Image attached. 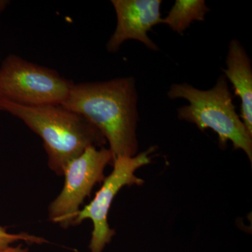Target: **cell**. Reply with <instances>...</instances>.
Listing matches in <instances>:
<instances>
[{
  "label": "cell",
  "instance_id": "6da1fadb",
  "mask_svg": "<svg viewBox=\"0 0 252 252\" xmlns=\"http://www.w3.org/2000/svg\"><path fill=\"white\" fill-rule=\"evenodd\" d=\"M62 105L80 114L100 131L114 159L137 155L140 119L138 93L133 77L74 83Z\"/></svg>",
  "mask_w": 252,
  "mask_h": 252
},
{
  "label": "cell",
  "instance_id": "7a4b0ae2",
  "mask_svg": "<svg viewBox=\"0 0 252 252\" xmlns=\"http://www.w3.org/2000/svg\"><path fill=\"white\" fill-rule=\"evenodd\" d=\"M0 111L21 119L42 139L48 165L59 176L86 149L101 148L107 143L95 126L63 105L25 107L0 98Z\"/></svg>",
  "mask_w": 252,
  "mask_h": 252
},
{
  "label": "cell",
  "instance_id": "3957f363",
  "mask_svg": "<svg viewBox=\"0 0 252 252\" xmlns=\"http://www.w3.org/2000/svg\"><path fill=\"white\" fill-rule=\"evenodd\" d=\"M167 95L170 99H185L189 102L177 109L180 120L195 124L202 131L212 129L219 136L220 147L230 141L235 150H243L252 162V135L236 112L224 74L210 90H200L187 83L174 84Z\"/></svg>",
  "mask_w": 252,
  "mask_h": 252
},
{
  "label": "cell",
  "instance_id": "277c9868",
  "mask_svg": "<svg viewBox=\"0 0 252 252\" xmlns=\"http://www.w3.org/2000/svg\"><path fill=\"white\" fill-rule=\"evenodd\" d=\"M74 81L56 69L9 54L0 66V98L25 106L62 105Z\"/></svg>",
  "mask_w": 252,
  "mask_h": 252
},
{
  "label": "cell",
  "instance_id": "5b68a950",
  "mask_svg": "<svg viewBox=\"0 0 252 252\" xmlns=\"http://www.w3.org/2000/svg\"><path fill=\"white\" fill-rule=\"evenodd\" d=\"M112 151L91 146L67 164L64 170V184L57 198L50 204L49 218L63 228L74 225L79 208L93 189L103 182L104 170L113 165Z\"/></svg>",
  "mask_w": 252,
  "mask_h": 252
},
{
  "label": "cell",
  "instance_id": "8992f818",
  "mask_svg": "<svg viewBox=\"0 0 252 252\" xmlns=\"http://www.w3.org/2000/svg\"><path fill=\"white\" fill-rule=\"evenodd\" d=\"M155 151V147H152L135 157L116 158L112 172L105 177L94 200L78 213L74 225L80 224L85 220H91L94 224L89 244L91 252H103L112 241L116 232L109 226L107 218L113 200L126 186L143 185L144 180L137 177L135 172L152 162L151 154Z\"/></svg>",
  "mask_w": 252,
  "mask_h": 252
},
{
  "label": "cell",
  "instance_id": "52a82bcc",
  "mask_svg": "<svg viewBox=\"0 0 252 252\" xmlns=\"http://www.w3.org/2000/svg\"><path fill=\"white\" fill-rule=\"evenodd\" d=\"M117 14L115 31L107 41V51L116 54L126 41L137 40L152 51L158 46L148 36V32L161 24V0H112Z\"/></svg>",
  "mask_w": 252,
  "mask_h": 252
},
{
  "label": "cell",
  "instance_id": "ba28073f",
  "mask_svg": "<svg viewBox=\"0 0 252 252\" xmlns=\"http://www.w3.org/2000/svg\"><path fill=\"white\" fill-rule=\"evenodd\" d=\"M223 74L233 85L235 94L241 101L240 119L252 135V60L241 43L230 41Z\"/></svg>",
  "mask_w": 252,
  "mask_h": 252
},
{
  "label": "cell",
  "instance_id": "9c48e42d",
  "mask_svg": "<svg viewBox=\"0 0 252 252\" xmlns=\"http://www.w3.org/2000/svg\"><path fill=\"white\" fill-rule=\"evenodd\" d=\"M210 9L205 0H176L161 24L169 26L172 31L183 35L184 32L193 21L203 22Z\"/></svg>",
  "mask_w": 252,
  "mask_h": 252
},
{
  "label": "cell",
  "instance_id": "30bf717a",
  "mask_svg": "<svg viewBox=\"0 0 252 252\" xmlns=\"http://www.w3.org/2000/svg\"><path fill=\"white\" fill-rule=\"evenodd\" d=\"M18 241H24L26 243L38 244V245H41L47 242L44 238L26 233H18V234L10 233L0 225V251L9 248L11 247V244Z\"/></svg>",
  "mask_w": 252,
  "mask_h": 252
},
{
  "label": "cell",
  "instance_id": "8fae6325",
  "mask_svg": "<svg viewBox=\"0 0 252 252\" xmlns=\"http://www.w3.org/2000/svg\"><path fill=\"white\" fill-rule=\"evenodd\" d=\"M0 252H31L28 248H23L22 246L9 247L6 250L0 251Z\"/></svg>",
  "mask_w": 252,
  "mask_h": 252
},
{
  "label": "cell",
  "instance_id": "7c38bea8",
  "mask_svg": "<svg viewBox=\"0 0 252 252\" xmlns=\"http://www.w3.org/2000/svg\"><path fill=\"white\" fill-rule=\"evenodd\" d=\"M10 4L9 1L6 0H0V14L4 11L7 7L8 5Z\"/></svg>",
  "mask_w": 252,
  "mask_h": 252
}]
</instances>
